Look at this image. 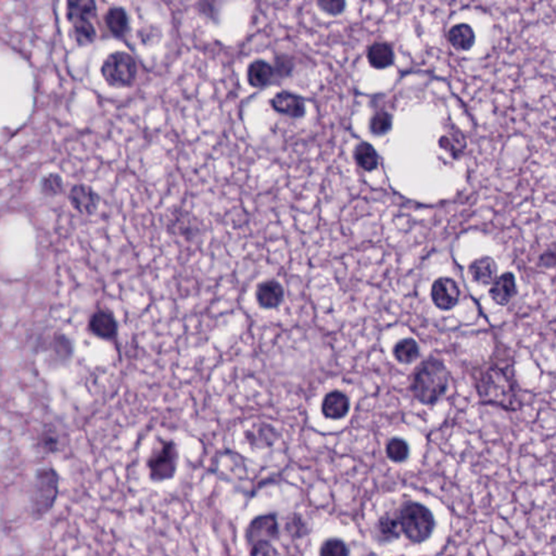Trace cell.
<instances>
[{
	"label": "cell",
	"instance_id": "31",
	"mask_svg": "<svg viewBox=\"0 0 556 556\" xmlns=\"http://www.w3.org/2000/svg\"><path fill=\"white\" fill-rule=\"evenodd\" d=\"M40 190L46 196H57L63 190L62 179L58 174H50L44 177L40 184Z\"/></svg>",
	"mask_w": 556,
	"mask_h": 556
},
{
	"label": "cell",
	"instance_id": "6",
	"mask_svg": "<svg viewBox=\"0 0 556 556\" xmlns=\"http://www.w3.org/2000/svg\"><path fill=\"white\" fill-rule=\"evenodd\" d=\"M179 451L173 441H162L157 451L148 460V468L151 481H165L172 479L176 473Z\"/></svg>",
	"mask_w": 556,
	"mask_h": 556
},
{
	"label": "cell",
	"instance_id": "7",
	"mask_svg": "<svg viewBox=\"0 0 556 556\" xmlns=\"http://www.w3.org/2000/svg\"><path fill=\"white\" fill-rule=\"evenodd\" d=\"M280 534L276 515L266 514L255 517L246 530V540L249 546L261 541L271 542Z\"/></svg>",
	"mask_w": 556,
	"mask_h": 556
},
{
	"label": "cell",
	"instance_id": "24",
	"mask_svg": "<svg viewBox=\"0 0 556 556\" xmlns=\"http://www.w3.org/2000/svg\"><path fill=\"white\" fill-rule=\"evenodd\" d=\"M354 157L358 165L366 171H373L377 167L378 156L375 149L368 142H362L356 147Z\"/></svg>",
	"mask_w": 556,
	"mask_h": 556
},
{
	"label": "cell",
	"instance_id": "1",
	"mask_svg": "<svg viewBox=\"0 0 556 556\" xmlns=\"http://www.w3.org/2000/svg\"><path fill=\"white\" fill-rule=\"evenodd\" d=\"M478 395L481 402L497 405L509 411L522 407L520 388L512 373L500 368H489L478 380Z\"/></svg>",
	"mask_w": 556,
	"mask_h": 556
},
{
	"label": "cell",
	"instance_id": "28",
	"mask_svg": "<svg viewBox=\"0 0 556 556\" xmlns=\"http://www.w3.org/2000/svg\"><path fill=\"white\" fill-rule=\"evenodd\" d=\"M410 449L403 439L393 438L388 442L386 453L392 462L399 463L407 460Z\"/></svg>",
	"mask_w": 556,
	"mask_h": 556
},
{
	"label": "cell",
	"instance_id": "26",
	"mask_svg": "<svg viewBox=\"0 0 556 556\" xmlns=\"http://www.w3.org/2000/svg\"><path fill=\"white\" fill-rule=\"evenodd\" d=\"M285 530H286L287 534L294 539H300L309 532V528H308V525L303 520V517L296 513H292L287 517Z\"/></svg>",
	"mask_w": 556,
	"mask_h": 556
},
{
	"label": "cell",
	"instance_id": "18",
	"mask_svg": "<svg viewBox=\"0 0 556 556\" xmlns=\"http://www.w3.org/2000/svg\"><path fill=\"white\" fill-rule=\"evenodd\" d=\"M97 13L95 1L91 0H77L66 3V17L70 22L91 21Z\"/></svg>",
	"mask_w": 556,
	"mask_h": 556
},
{
	"label": "cell",
	"instance_id": "5",
	"mask_svg": "<svg viewBox=\"0 0 556 556\" xmlns=\"http://www.w3.org/2000/svg\"><path fill=\"white\" fill-rule=\"evenodd\" d=\"M101 74L112 87H130L137 75V66L128 52H116L109 54L101 66Z\"/></svg>",
	"mask_w": 556,
	"mask_h": 556
},
{
	"label": "cell",
	"instance_id": "27",
	"mask_svg": "<svg viewBox=\"0 0 556 556\" xmlns=\"http://www.w3.org/2000/svg\"><path fill=\"white\" fill-rule=\"evenodd\" d=\"M74 37L77 44H91L96 38V31L91 21H79L73 23Z\"/></svg>",
	"mask_w": 556,
	"mask_h": 556
},
{
	"label": "cell",
	"instance_id": "2",
	"mask_svg": "<svg viewBox=\"0 0 556 556\" xmlns=\"http://www.w3.org/2000/svg\"><path fill=\"white\" fill-rule=\"evenodd\" d=\"M449 385V373L446 366L437 359H428L421 363L412 382V392L423 405H436L446 393Z\"/></svg>",
	"mask_w": 556,
	"mask_h": 556
},
{
	"label": "cell",
	"instance_id": "32",
	"mask_svg": "<svg viewBox=\"0 0 556 556\" xmlns=\"http://www.w3.org/2000/svg\"><path fill=\"white\" fill-rule=\"evenodd\" d=\"M391 128V118L387 112H377L373 116L370 123V128L376 135L385 134Z\"/></svg>",
	"mask_w": 556,
	"mask_h": 556
},
{
	"label": "cell",
	"instance_id": "29",
	"mask_svg": "<svg viewBox=\"0 0 556 556\" xmlns=\"http://www.w3.org/2000/svg\"><path fill=\"white\" fill-rule=\"evenodd\" d=\"M275 429L269 425H262V426L257 427V435L251 434L248 433L247 440H249L251 444L263 448V446H272L275 441Z\"/></svg>",
	"mask_w": 556,
	"mask_h": 556
},
{
	"label": "cell",
	"instance_id": "23",
	"mask_svg": "<svg viewBox=\"0 0 556 556\" xmlns=\"http://www.w3.org/2000/svg\"><path fill=\"white\" fill-rule=\"evenodd\" d=\"M377 534L382 541H391L399 538L401 534L399 520L397 516L387 513L380 517L377 523Z\"/></svg>",
	"mask_w": 556,
	"mask_h": 556
},
{
	"label": "cell",
	"instance_id": "17",
	"mask_svg": "<svg viewBox=\"0 0 556 556\" xmlns=\"http://www.w3.org/2000/svg\"><path fill=\"white\" fill-rule=\"evenodd\" d=\"M475 40L473 29L465 23L454 25L451 30L449 31V40L456 50L463 52L471 50L475 44Z\"/></svg>",
	"mask_w": 556,
	"mask_h": 556
},
{
	"label": "cell",
	"instance_id": "33",
	"mask_svg": "<svg viewBox=\"0 0 556 556\" xmlns=\"http://www.w3.org/2000/svg\"><path fill=\"white\" fill-rule=\"evenodd\" d=\"M250 556H280V552L269 541H261L250 548Z\"/></svg>",
	"mask_w": 556,
	"mask_h": 556
},
{
	"label": "cell",
	"instance_id": "9",
	"mask_svg": "<svg viewBox=\"0 0 556 556\" xmlns=\"http://www.w3.org/2000/svg\"><path fill=\"white\" fill-rule=\"evenodd\" d=\"M270 105L276 112L290 118H302L306 114L304 99L290 91H283L277 93L271 99Z\"/></svg>",
	"mask_w": 556,
	"mask_h": 556
},
{
	"label": "cell",
	"instance_id": "22",
	"mask_svg": "<svg viewBox=\"0 0 556 556\" xmlns=\"http://www.w3.org/2000/svg\"><path fill=\"white\" fill-rule=\"evenodd\" d=\"M393 356L402 364L414 362L419 356V348L416 341L412 338H405L397 343L393 347Z\"/></svg>",
	"mask_w": 556,
	"mask_h": 556
},
{
	"label": "cell",
	"instance_id": "4",
	"mask_svg": "<svg viewBox=\"0 0 556 556\" xmlns=\"http://www.w3.org/2000/svg\"><path fill=\"white\" fill-rule=\"evenodd\" d=\"M402 534L410 541L421 543L428 539L435 529L433 513L419 503H407L398 514Z\"/></svg>",
	"mask_w": 556,
	"mask_h": 556
},
{
	"label": "cell",
	"instance_id": "12",
	"mask_svg": "<svg viewBox=\"0 0 556 556\" xmlns=\"http://www.w3.org/2000/svg\"><path fill=\"white\" fill-rule=\"evenodd\" d=\"M517 294L516 282L513 273L507 272L497 277L495 282L491 284L489 294L491 299L499 306H506Z\"/></svg>",
	"mask_w": 556,
	"mask_h": 556
},
{
	"label": "cell",
	"instance_id": "3",
	"mask_svg": "<svg viewBox=\"0 0 556 556\" xmlns=\"http://www.w3.org/2000/svg\"><path fill=\"white\" fill-rule=\"evenodd\" d=\"M60 476L52 467L38 468L31 491L33 516L40 520L50 513L59 495Z\"/></svg>",
	"mask_w": 556,
	"mask_h": 556
},
{
	"label": "cell",
	"instance_id": "11",
	"mask_svg": "<svg viewBox=\"0 0 556 556\" xmlns=\"http://www.w3.org/2000/svg\"><path fill=\"white\" fill-rule=\"evenodd\" d=\"M89 329L93 335L105 340H112L118 333V324L111 312L98 310L91 315Z\"/></svg>",
	"mask_w": 556,
	"mask_h": 556
},
{
	"label": "cell",
	"instance_id": "16",
	"mask_svg": "<svg viewBox=\"0 0 556 556\" xmlns=\"http://www.w3.org/2000/svg\"><path fill=\"white\" fill-rule=\"evenodd\" d=\"M284 299V290L276 280H267L257 287V300L265 309L280 306Z\"/></svg>",
	"mask_w": 556,
	"mask_h": 556
},
{
	"label": "cell",
	"instance_id": "25",
	"mask_svg": "<svg viewBox=\"0 0 556 556\" xmlns=\"http://www.w3.org/2000/svg\"><path fill=\"white\" fill-rule=\"evenodd\" d=\"M38 446L44 453L54 454L59 448V436L56 428L52 425H47L40 433L38 438Z\"/></svg>",
	"mask_w": 556,
	"mask_h": 556
},
{
	"label": "cell",
	"instance_id": "20",
	"mask_svg": "<svg viewBox=\"0 0 556 556\" xmlns=\"http://www.w3.org/2000/svg\"><path fill=\"white\" fill-rule=\"evenodd\" d=\"M368 59L370 66L375 69H386L393 62V52L390 45L386 43H376L368 48Z\"/></svg>",
	"mask_w": 556,
	"mask_h": 556
},
{
	"label": "cell",
	"instance_id": "30",
	"mask_svg": "<svg viewBox=\"0 0 556 556\" xmlns=\"http://www.w3.org/2000/svg\"><path fill=\"white\" fill-rule=\"evenodd\" d=\"M320 556H349V548L343 540L331 538L322 543Z\"/></svg>",
	"mask_w": 556,
	"mask_h": 556
},
{
	"label": "cell",
	"instance_id": "34",
	"mask_svg": "<svg viewBox=\"0 0 556 556\" xmlns=\"http://www.w3.org/2000/svg\"><path fill=\"white\" fill-rule=\"evenodd\" d=\"M317 6L326 13L337 15L343 13V9L346 7V3L338 1V0H320L317 1Z\"/></svg>",
	"mask_w": 556,
	"mask_h": 556
},
{
	"label": "cell",
	"instance_id": "19",
	"mask_svg": "<svg viewBox=\"0 0 556 556\" xmlns=\"http://www.w3.org/2000/svg\"><path fill=\"white\" fill-rule=\"evenodd\" d=\"M105 22L111 34L122 37L128 30V17L122 7H112L105 15Z\"/></svg>",
	"mask_w": 556,
	"mask_h": 556
},
{
	"label": "cell",
	"instance_id": "13",
	"mask_svg": "<svg viewBox=\"0 0 556 556\" xmlns=\"http://www.w3.org/2000/svg\"><path fill=\"white\" fill-rule=\"evenodd\" d=\"M468 272L472 280L481 286H489L495 282L497 275V267L493 257H483L476 259L469 264Z\"/></svg>",
	"mask_w": 556,
	"mask_h": 556
},
{
	"label": "cell",
	"instance_id": "35",
	"mask_svg": "<svg viewBox=\"0 0 556 556\" xmlns=\"http://www.w3.org/2000/svg\"><path fill=\"white\" fill-rule=\"evenodd\" d=\"M540 264L544 267H553L555 265V255L553 251H548L541 255L540 259Z\"/></svg>",
	"mask_w": 556,
	"mask_h": 556
},
{
	"label": "cell",
	"instance_id": "21",
	"mask_svg": "<svg viewBox=\"0 0 556 556\" xmlns=\"http://www.w3.org/2000/svg\"><path fill=\"white\" fill-rule=\"evenodd\" d=\"M52 360L59 364L69 362L73 356V345L66 335L57 333L52 343Z\"/></svg>",
	"mask_w": 556,
	"mask_h": 556
},
{
	"label": "cell",
	"instance_id": "15",
	"mask_svg": "<svg viewBox=\"0 0 556 556\" xmlns=\"http://www.w3.org/2000/svg\"><path fill=\"white\" fill-rule=\"evenodd\" d=\"M275 69L264 60H255L248 66V83L255 89H262L274 80Z\"/></svg>",
	"mask_w": 556,
	"mask_h": 556
},
{
	"label": "cell",
	"instance_id": "8",
	"mask_svg": "<svg viewBox=\"0 0 556 556\" xmlns=\"http://www.w3.org/2000/svg\"><path fill=\"white\" fill-rule=\"evenodd\" d=\"M431 299L440 310L453 309L460 299V288L456 280L449 277H440L431 286Z\"/></svg>",
	"mask_w": 556,
	"mask_h": 556
},
{
	"label": "cell",
	"instance_id": "10",
	"mask_svg": "<svg viewBox=\"0 0 556 556\" xmlns=\"http://www.w3.org/2000/svg\"><path fill=\"white\" fill-rule=\"evenodd\" d=\"M71 206L82 214H93L100 202V197L87 185H75L69 194Z\"/></svg>",
	"mask_w": 556,
	"mask_h": 556
},
{
	"label": "cell",
	"instance_id": "14",
	"mask_svg": "<svg viewBox=\"0 0 556 556\" xmlns=\"http://www.w3.org/2000/svg\"><path fill=\"white\" fill-rule=\"evenodd\" d=\"M349 409H350V402L348 397L338 390L327 393L322 403V413L327 419H343L348 414Z\"/></svg>",
	"mask_w": 556,
	"mask_h": 556
}]
</instances>
